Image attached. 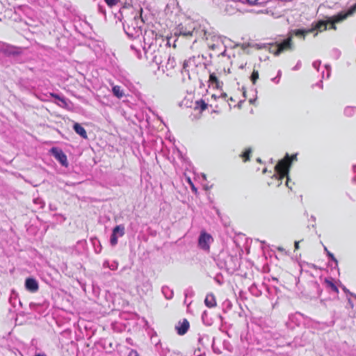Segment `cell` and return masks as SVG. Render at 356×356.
I'll return each mask as SVG.
<instances>
[{
    "mask_svg": "<svg viewBox=\"0 0 356 356\" xmlns=\"http://www.w3.org/2000/svg\"><path fill=\"white\" fill-rule=\"evenodd\" d=\"M105 2L109 6H113L116 3V0H105Z\"/></svg>",
    "mask_w": 356,
    "mask_h": 356,
    "instance_id": "obj_7",
    "label": "cell"
},
{
    "mask_svg": "<svg viewBox=\"0 0 356 356\" xmlns=\"http://www.w3.org/2000/svg\"><path fill=\"white\" fill-rule=\"evenodd\" d=\"M189 327V324L188 321H186V320H184L182 322L180 323V325L176 327V328L178 333L180 334H184L187 331H188Z\"/></svg>",
    "mask_w": 356,
    "mask_h": 356,
    "instance_id": "obj_4",
    "label": "cell"
},
{
    "mask_svg": "<svg viewBox=\"0 0 356 356\" xmlns=\"http://www.w3.org/2000/svg\"><path fill=\"white\" fill-rule=\"evenodd\" d=\"M113 92H114V94L117 97H119L120 98V97L122 96V92H121L120 89L118 87H114L113 88Z\"/></svg>",
    "mask_w": 356,
    "mask_h": 356,
    "instance_id": "obj_6",
    "label": "cell"
},
{
    "mask_svg": "<svg viewBox=\"0 0 356 356\" xmlns=\"http://www.w3.org/2000/svg\"><path fill=\"white\" fill-rule=\"evenodd\" d=\"M51 152L54 156H55L56 160H57L59 162L64 166H68V160L67 157L63 152L61 149H59L57 148H54L51 149Z\"/></svg>",
    "mask_w": 356,
    "mask_h": 356,
    "instance_id": "obj_1",
    "label": "cell"
},
{
    "mask_svg": "<svg viewBox=\"0 0 356 356\" xmlns=\"http://www.w3.org/2000/svg\"><path fill=\"white\" fill-rule=\"evenodd\" d=\"M247 1L250 4H255L258 1V0H247Z\"/></svg>",
    "mask_w": 356,
    "mask_h": 356,
    "instance_id": "obj_8",
    "label": "cell"
},
{
    "mask_svg": "<svg viewBox=\"0 0 356 356\" xmlns=\"http://www.w3.org/2000/svg\"><path fill=\"white\" fill-rule=\"evenodd\" d=\"M74 129L76 131V132L78 134H79L81 136L84 137V138H86L87 137V134L86 132H85V130L84 128H83L81 125H78V124H76L75 126H74Z\"/></svg>",
    "mask_w": 356,
    "mask_h": 356,
    "instance_id": "obj_5",
    "label": "cell"
},
{
    "mask_svg": "<svg viewBox=\"0 0 356 356\" xmlns=\"http://www.w3.org/2000/svg\"><path fill=\"white\" fill-rule=\"evenodd\" d=\"M212 237L207 233H203L199 239V246L202 248L208 249L210 247V244L212 241Z\"/></svg>",
    "mask_w": 356,
    "mask_h": 356,
    "instance_id": "obj_2",
    "label": "cell"
},
{
    "mask_svg": "<svg viewBox=\"0 0 356 356\" xmlns=\"http://www.w3.org/2000/svg\"><path fill=\"white\" fill-rule=\"evenodd\" d=\"M25 286L28 290L34 291H36L39 288V284L37 281L34 278H28L25 282Z\"/></svg>",
    "mask_w": 356,
    "mask_h": 356,
    "instance_id": "obj_3",
    "label": "cell"
}]
</instances>
